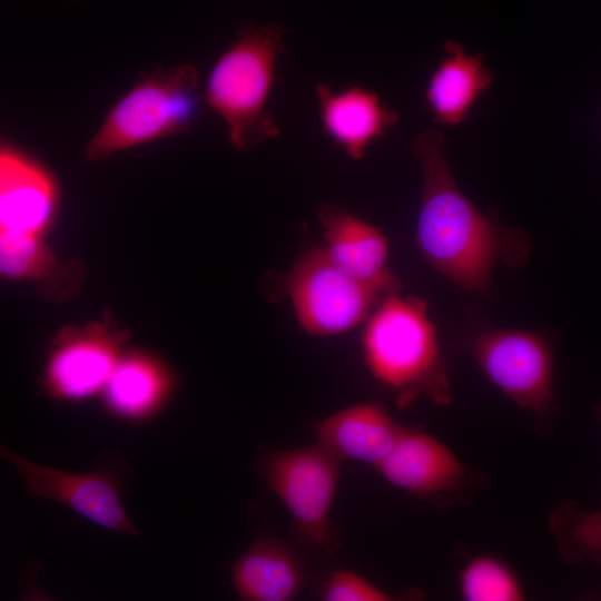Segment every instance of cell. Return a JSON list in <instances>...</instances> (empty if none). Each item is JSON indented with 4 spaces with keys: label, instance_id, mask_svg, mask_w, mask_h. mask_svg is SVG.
<instances>
[{
    "label": "cell",
    "instance_id": "1",
    "mask_svg": "<svg viewBox=\"0 0 601 601\" xmlns=\"http://www.w3.org/2000/svg\"><path fill=\"white\" fill-rule=\"evenodd\" d=\"M437 130L417 135L411 151L423 171L416 242L424 259L460 287L487 293L494 262L503 255L504 234L455 183Z\"/></svg>",
    "mask_w": 601,
    "mask_h": 601
},
{
    "label": "cell",
    "instance_id": "2",
    "mask_svg": "<svg viewBox=\"0 0 601 601\" xmlns=\"http://www.w3.org/2000/svg\"><path fill=\"white\" fill-rule=\"evenodd\" d=\"M363 349L372 375L407 405L420 394L434 403L451 401L449 378L426 304L393 293L367 321Z\"/></svg>",
    "mask_w": 601,
    "mask_h": 601
},
{
    "label": "cell",
    "instance_id": "3",
    "mask_svg": "<svg viewBox=\"0 0 601 601\" xmlns=\"http://www.w3.org/2000/svg\"><path fill=\"white\" fill-rule=\"evenodd\" d=\"M285 33L279 23L244 24L208 73L204 98L223 118L228 140L239 151L279 135L266 104L276 62L286 52Z\"/></svg>",
    "mask_w": 601,
    "mask_h": 601
},
{
    "label": "cell",
    "instance_id": "4",
    "mask_svg": "<svg viewBox=\"0 0 601 601\" xmlns=\"http://www.w3.org/2000/svg\"><path fill=\"white\" fill-rule=\"evenodd\" d=\"M200 107L197 70L191 65L157 69L112 106L88 142L85 156L96 161L189 129Z\"/></svg>",
    "mask_w": 601,
    "mask_h": 601
},
{
    "label": "cell",
    "instance_id": "5",
    "mask_svg": "<svg viewBox=\"0 0 601 601\" xmlns=\"http://www.w3.org/2000/svg\"><path fill=\"white\" fill-rule=\"evenodd\" d=\"M341 459L317 443L270 453L264 475L292 514L299 535L334 553L341 542L329 512L336 493Z\"/></svg>",
    "mask_w": 601,
    "mask_h": 601
},
{
    "label": "cell",
    "instance_id": "6",
    "mask_svg": "<svg viewBox=\"0 0 601 601\" xmlns=\"http://www.w3.org/2000/svg\"><path fill=\"white\" fill-rule=\"evenodd\" d=\"M471 354L492 384L533 414L541 434L550 433L555 404L552 354L545 341L526 331H487L473 341Z\"/></svg>",
    "mask_w": 601,
    "mask_h": 601
},
{
    "label": "cell",
    "instance_id": "7",
    "mask_svg": "<svg viewBox=\"0 0 601 601\" xmlns=\"http://www.w3.org/2000/svg\"><path fill=\"white\" fill-rule=\"evenodd\" d=\"M288 295L300 326L315 336L346 332L368 317L384 296L339 270L324 248L304 254L285 273Z\"/></svg>",
    "mask_w": 601,
    "mask_h": 601
},
{
    "label": "cell",
    "instance_id": "8",
    "mask_svg": "<svg viewBox=\"0 0 601 601\" xmlns=\"http://www.w3.org/2000/svg\"><path fill=\"white\" fill-rule=\"evenodd\" d=\"M391 484L436 503H462L480 475L471 472L443 443L428 434L403 428L390 454L376 466Z\"/></svg>",
    "mask_w": 601,
    "mask_h": 601
},
{
    "label": "cell",
    "instance_id": "9",
    "mask_svg": "<svg viewBox=\"0 0 601 601\" xmlns=\"http://www.w3.org/2000/svg\"><path fill=\"white\" fill-rule=\"evenodd\" d=\"M1 454L20 472L31 495L65 504L110 530L137 534L120 502L118 485L110 474L69 473L27 461L3 447Z\"/></svg>",
    "mask_w": 601,
    "mask_h": 601
},
{
    "label": "cell",
    "instance_id": "10",
    "mask_svg": "<svg viewBox=\"0 0 601 601\" xmlns=\"http://www.w3.org/2000/svg\"><path fill=\"white\" fill-rule=\"evenodd\" d=\"M317 215L324 250L339 270L384 297L398 293L400 282L387 267V239L376 227L333 205L322 204Z\"/></svg>",
    "mask_w": 601,
    "mask_h": 601
},
{
    "label": "cell",
    "instance_id": "11",
    "mask_svg": "<svg viewBox=\"0 0 601 601\" xmlns=\"http://www.w3.org/2000/svg\"><path fill=\"white\" fill-rule=\"evenodd\" d=\"M118 344L119 337L101 326L66 333L48 364L49 390L70 400L96 393L118 363Z\"/></svg>",
    "mask_w": 601,
    "mask_h": 601
},
{
    "label": "cell",
    "instance_id": "12",
    "mask_svg": "<svg viewBox=\"0 0 601 601\" xmlns=\"http://www.w3.org/2000/svg\"><path fill=\"white\" fill-rule=\"evenodd\" d=\"M57 208V188L49 174L10 147L0 154V230L41 235Z\"/></svg>",
    "mask_w": 601,
    "mask_h": 601
},
{
    "label": "cell",
    "instance_id": "13",
    "mask_svg": "<svg viewBox=\"0 0 601 601\" xmlns=\"http://www.w3.org/2000/svg\"><path fill=\"white\" fill-rule=\"evenodd\" d=\"M316 96L326 135L356 160L400 119L396 111L384 106L378 95L368 89L352 87L333 91L319 83Z\"/></svg>",
    "mask_w": 601,
    "mask_h": 601
},
{
    "label": "cell",
    "instance_id": "14",
    "mask_svg": "<svg viewBox=\"0 0 601 601\" xmlns=\"http://www.w3.org/2000/svg\"><path fill=\"white\" fill-rule=\"evenodd\" d=\"M443 51L428 78L425 99L435 124L459 126L469 119L473 106L492 86L493 75L482 53L467 55L454 41H446Z\"/></svg>",
    "mask_w": 601,
    "mask_h": 601
},
{
    "label": "cell",
    "instance_id": "15",
    "mask_svg": "<svg viewBox=\"0 0 601 601\" xmlns=\"http://www.w3.org/2000/svg\"><path fill=\"white\" fill-rule=\"evenodd\" d=\"M403 427L377 405L365 403L342 410L323 420L317 428L318 443L336 456L373 465L392 451Z\"/></svg>",
    "mask_w": 601,
    "mask_h": 601
},
{
    "label": "cell",
    "instance_id": "16",
    "mask_svg": "<svg viewBox=\"0 0 601 601\" xmlns=\"http://www.w3.org/2000/svg\"><path fill=\"white\" fill-rule=\"evenodd\" d=\"M304 578L294 553L272 539L257 540L231 564L235 590L248 601H289L298 594Z\"/></svg>",
    "mask_w": 601,
    "mask_h": 601
},
{
    "label": "cell",
    "instance_id": "17",
    "mask_svg": "<svg viewBox=\"0 0 601 601\" xmlns=\"http://www.w3.org/2000/svg\"><path fill=\"white\" fill-rule=\"evenodd\" d=\"M167 386L164 372L142 356L118 361L106 384L109 406L125 415H140L154 408Z\"/></svg>",
    "mask_w": 601,
    "mask_h": 601
},
{
    "label": "cell",
    "instance_id": "18",
    "mask_svg": "<svg viewBox=\"0 0 601 601\" xmlns=\"http://www.w3.org/2000/svg\"><path fill=\"white\" fill-rule=\"evenodd\" d=\"M549 529L565 563H601V510L564 501L551 512Z\"/></svg>",
    "mask_w": 601,
    "mask_h": 601
},
{
    "label": "cell",
    "instance_id": "19",
    "mask_svg": "<svg viewBox=\"0 0 601 601\" xmlns=\"http://www.w3.org/2000/svg\"><path fill=\"white\" fill-rule=\"evenodd\" d=\"M0 269L7 278L35 280L42 285H53L58 276L68 274L39 235L11 230H0Z\"/></svg>",
    "mask_w": 601,
    "mask_h": 601
},
{
    "label": "cell",
    "instance_id": "20",
    "mask_svg": "<svg viewBox=\"0 0 601 601\" xmlns=\"http://www.w3.org/2000/svg\"><path fill=\"white\" fill-rule=\"evenodd\" d=\"M460 589L467 601H521L524 593L514 572L501 560L481 555L461 571Z\"/></svg>",
    "mask_w": 601,
    "mask_h": 601
},
{
    "label": "cell",
    "instance_id": "21",
    "mask_svg": "<svg viewBox=\"0 0 601 601\" xmlns=\"http://www.w3.org/2000/svg\"><path fill=\"white\" fill-rule=\"evenodd\" d=\"M326 601H390L393 595L372 584L359 574L339 570L331 574L322 587Z\"/></svg>",
    "mask_w": 601,
    "mask_h": 601
},
{
    "label": "cell",
    "instance_id": "22",
    "mask_svg": "<svg viewBox=\"0 0 601 601\" xmlns=\"http://www.w3.org/2000/svg\"><path fill=\"white\" fill-rule=\"evenodd\" d=\"M594 414H595V418L599 423H601V400L597 403V405L594 406Z\"/></svg>",
    "mask_w": 601,
    "mask_h": 601
}]
</instances>
